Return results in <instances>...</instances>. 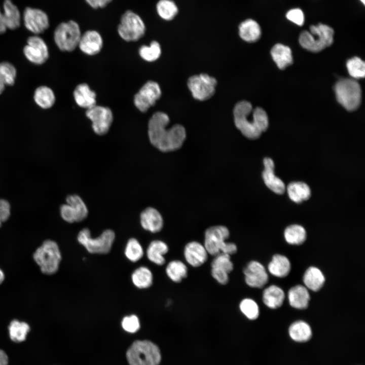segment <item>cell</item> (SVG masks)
Here are the masks:
<instances>
[{
  "label": "cell",
  "instance_id": "obj_1",
  "mask_svg": "<svg viewBox=\"0 0 365 365\" xmlns=\"http://www.w3.org/2000/svg\"><path fill=\"white\" fill-rule=\"evenodd\" d=\"M168 116L161 112L154 113L148 123V136L151 144L158 150L169 152L179 149L186 137L184 127L176 124L168 128Z\"/></svg>",
  "mask_w": 365,
  "mask_h": 365
},
{
  "label": "cell",
  "instance_id": "obj_2",
  "mask_svg": "<svg viewBox=\"0 0 365 365\" xmlns=\"http://www.w3.org/2000/svg\"><path fill=\"white\" fill-rule=\"evenodd\" d=\"M236 128L246 138H259L268 127V117L266 112L258 107L253 109L251 103L242 100L237 102L233 110Z\"/></svg>",
  "mask_w": 365,
  "mask_h": 365
},
{
  "label": "cell",
  "instance_id": "obj_3",
  "mask_svg": "<svg viewBox=\"0 0 365 365\" xmlns=\"http://www.w3.org/2000/svg\"><path fill=\"white\" fill-rule=\"evenodd\" d=\"M309 30L303 31L299 36V43L304 49L318 52L333 44L334 31L331 26L319 23L311 25Z\"/></svg>",
  "mask_w": 365,
  "mask_h": 365
},
{
  "label": "cell",
  "instance_id": "obj_4",
  "mask_svg": "<svg viewBox=\"0 0 365 365\" xmlns=\"http://www.w3.org/2000/svg\"><path fill=\"white\" fill-rule=\"evenodd\" d=\"M229 236V230L226 226L217 225L207 228L204 233L203 245L208 254L215 256L224 253L231 256L235 253L237 245L226 241Z\"/></svg>",
  "mask_w": 365,
  "mask_h": 365
},
{
  "label": "cell",
  "instance_id": "obj_5",
  "mask_svg": "<svg viewBox=\"0 0 365 365\" xmlns=\"http://www.w3.org/2000/svg\"><path fill=\"white\" fill-rule=\"evenodd\" d=\"M129 365H159L161 352L158 347L148 340L136 341L126 352Z\"/></svg>",
  "mask_w": 365,
  "mask_h": 365
},
{
  "label": "cell",
  "instance_id": "obj_6",
  "mask_svg": "<svg viewBox=\"0 0 365 365\" xmlns=\"http://www.w3.org/2000/svg\"><path fill=\"white\" fill-rule=\"evenodd\" d=\"M33 257L41 271L47 275L53 274L57 271L61 260L57 244L51 240L45 241L35 250Z\"/></svg>",
  "mask_w": 365,
  "mask_h": 365
},
{
  "label": "cell",
  "instance_id": "obj_7",
  "mask_svg": "<svg viewBox=\"0 0 365 365\" xmlns=\"http://www.w3.org/2000/svg\"><path fill=\"white\" fill-rule=\"evenodd\" d=\"M336 98L346 110L353 111L359 106L361 90L358 83L351 79H341L335 85Z\"/></svg>",
  "mask_w": 365,
  "mask_h": 365
},
{
  "label": "cell",
  "instance_id": "obj_8",
  "mask_svg": "<svg viewBox=\"0 0 365 365\" xmlns=\"http://www.w3.org/2000/svg\"><path fill=\"white\" fill-rule=\"evenodd\" d=\"M115 238L114 232L110 229L104 231L98 237L92 238L90 230L84 228L78 235V242L87 250L93 254H106L111 250Z\"/></svg>",
  "mask_w": 365,
  "mask_h": 365
},
{
  "label": "cell",
  "instance_id": "obj_9",
  "mask_svg": "<svg viewBox=\"0 0 365 365\" xmlns=\"http://www.w3.org/2000/svg\"><path fill=\"white\" fill-rule=\"evenodd\" d=\"M79 24L74 20L60 23L54 32V42L62 51L71 52L79 45L81 36Z\"/></svg>",
  "mask_w": 365,
  "mask_h": 365
},
{
  "label": "cell",
  "instance_id": "obj_10",
  "mask_svg": "<svg viewBox=\"0 0 365 365\" xmlns=\"http://www.w3.org/2000/svg\"><path fill=\"white\" fill-rule=\"evenodd\" d=\"M145 24L139 15L131 10L126 11L121 16L118 26L120 37L127 42L139 40L145 32Z\"/></svg>",
  "mask_w": 365,
  "mask_h": 365
},
{
  "label": "cell",
  "instance_id": "obj_11",
  "mask_svg": "<svg viewBox=\"0 0 365 365\" xmlns=\"http://www.w3.org/2000/svg\"><path fill=\"white\" fill-rule=\"evenodd\" d=\"M216 84V80L206 74L191 76L187 82L193 97L200 101L206 100L213 95Z\"/></svg>",
  "mask_w": 365,
  "mask_h": 365
},
{
  "label": "cell",
  "instance_id": "obj_12",
  "mask_svg": "<svg viewBox=\"0 0 365 365\" xmlns=\"http://www.w3.org/2000/svg\"><path fill=\"white\" fill-rule=\"evenodd\" d=\"M66 203L60 207L62 218L69 223L79 222L85 220L88 214V208L82 199L77 195H68Z\"/></svg>",
  "mask_w": 365,
  "mask_h": 365
},
{
  "label": "cell",
  "instance_id": "obj_13",
  "mask_svg": "<svg viewBox=\"0 0 365 365\" xmlns=\"http://www.w3.org/2000/svg\"><path fill=\"white\" fill-rule=\"evenodd\" d=\"M86 116L92 122L94 132L97 135L105 134L113 121V114L108 107L97 105L87 109Z\"/></svg>",
  "mask_w": 365,
  "mask_h": 365
},
{
  "label": "cell",
  "instance_id": "obj_14",
  "mask_svg": "<svg viewBox=\"0 0 365 365\" xmlns=\"http://www.w3.org/2000/svg\"><path fill=\"white\" fill-rule=\"evenodd\" d=\"M161 93L159 84L156 82L149 81L134 95V104L140 112L145 113L155 104L160 98Z\"/></svg>",
  "mask_w": 365,
  "mask_h": 365
},
{
  "label": "cell",
  "instance_id": "obj_15",
  "mask_svg": "<svg viewBox=\"0 0 365 365\" xmlns=\"http://www.w3.org/2000/svg\"><path fill=\"white\" fill-rule=\"evenodd\" d=\"M22 19L26 28L34 35L44 32L49 27L48 15L40 9L26 8L23 13Z\"/></svg>",
  "mask_w": 365,
  "mask_h": 365
},
{
  "label": "cell",
  "instance_id": "obj_16",
  "mask_svg": "<svg viewBox=\"0 0 365 365\" xmlns=\"http://www.w3.org/2000/svg\"><path fill=\"white\" fill-rule=\"evenodd\" d=\"M26 58L37 65L44 63L49 57V51L44 40L38 35L29 36L23 49Z\"/></svg>",
  "mask_w": 365,
  "mask_h": 365
},
{
  "label": "cell",
  "instance_id": "obj_17",
  "mask_svg": "<svg viewBox=\"0 0 365 365\" xmlns=\"http://www.w3.org/2000/svg\"><path fill=\"white\" fill-rule=\"evenodd\" d=\"M245 281L247 285L261 288L268 281V276L264 266L260 263L251 261L243 269Z\"/></svg>",
  "mask_w": 365,
  "mask_h": 365
},
{
  "label": "cell",
  "instance_id": "obj_18",
  "mask_svg": "<svg viewBox=\"0 0 365 365\" xmlns=\"http://www.w3.org/2000/svg\"><path fill=\"white\" fill-rule=\"evenodd\" d=\"M208 255L204 245L196 241L187 243L184 249L185 259L193 267H199L204 264L207 260Z\"/></svg>",
  "mask_w": 365,
  "mask_h": 365
},
{
  "label": "cell",
  "instance_id": "obj_19",
  "mask_svg": "<svg viewBox=\"0 0 365 365\" xmlns=\"http://www.w3.org/2000/svg\"><path fill=\"white\" fill-rule=\"evenodd\" d=\"M103 46V40L98 32L90 30L81 35L78 47L81 51L88 55L98 54Z\"/></svg>",
  "mask_w": 365,
  "mask_h": 365
},
{
  "label": "cell",
  "instance_id": "obj_20",
  "mask_svg": "<svg viewBox=\"0 0 365 365\" xmlns=\"http://www.w3.org/2000/svg\"><path fill=\"white\" fill-rule=\"evenodd\" d=\"M263 163L264 170L262 176L265 185L275 193L282 194L285 190V185L282 180L274 174L273 161L270 158H265Z\"/></svg>",
  "mask_w": 365,
  "mask_h": 365
},
{
  "label": "cell",
  "instance_id": "obj_21",
  "mask_svg": "<svg viewBox=\"0 0 365 365\" xmlns=\"http://www.w3.org/2000/svg\"><path fill=\"white\" fill-rule=\"evenodd\" d=\"M140 222L144 230L152 233L160 231L163 226V220L161 213L152 207H148L141 212Z\"/></svg>",
  "mask_w": 365,
  "mask_h": 365
},
{
  "label": "cell",
  "instance_id": "obj_22",
  "mask_svg": "<svg viewBox=\"0 0 365 365\" xmlns=\"http://www.w3.org/2000/svg\"><path fill=\"white\" fill-rule=\"evenodd\" d=\"M73 95L76 103L80 107L87 110L96 105V93L86 83L77 85Z\"/></svg>",
  "mask_w": 365,
  "mask_h": 365
},
{
  "label": "cell",
  "instance_id": "obj_23",
  "mask_svg": "<svg viewBox=\"0 0 365 365\" xmlns=\"http://www.w3.org/2000/svg\"><path fill=\"white\" fill-rule=\"evenodd\" d=\"M239 35L244 41L253 43L258 41L261 36V28L259 24L254 20L247 19L239 25Z\"/></svg>",
  "mask_w": 365,
  "mask_h": 365
},
{
  "label": "cell",
  "instance_id": "obj_24",
  "mask_svg": "<svg viewBox=\"0 0 365 365\" xmlns=\"http://www.w3.org/2000/svg\"><path fill=\"white\" fill-rule=\"evenodd\" d=\"M2 12L7 29L14 30L20 26L21 15L18 8L11 0H4Z\"/></svg>",
  "mask_w": 365,
  "mask_h": 365
},
{
  "label": "cell",
  "instance_id": "obj_25",
  "mask_svg": "<svg viewBox=\"0 0 365 365\" xmlns=\"http://www.w3.org/2000/svg\"><path fill=\"white\" fill-rule=\"evenodd\" d=\"M288 298L291 307L296 309H304L308 306L310 295L305 287L297 285L289 290Z\"/></svg>",
  "mask_w": 365,
  "mask_h": 365
},
{
  "label": "cell",
  "instance_id": "obj_26",
  "mask_svg": "<svg viewBox=\"0 0 365 365\" xmlns=\"http://www.w3.org/2000/svg\"><path fill=\"white\" fill-rule=\"evenodd\" d=\"M168 246L165 242L159 240H153L148 247L147 256L149 261L161 266L165 263L164 256L168 252Z\"/></svg>",
  "mask_w": 365,
  "mask_h": 365
},
{
  "label": "cell",
  "instance_id": "obj_27",
  "mask_svg": "<svg viewBox=\"0 0 365 365\" xmlns=\"http://www.w3.org/2000/svg\"><path fill=\"white\" fill-rule=\"evenodd\" d=\"M271 54L273 60L280 69H284L293 63L290 49L283 44H275L271 49Z\"/></svg>",
  "mask_w": 365,
  "mask_h": 365
},
{
  "label": "cell",
  "instance_id": "obj_28",
  "mask_svg": "<svg viewBox=\"0 0 365 365\" xmlns=\"http://www.w3.org/2000/svg\"><path fill=\"white\" fill-rule=\"evenodd\" d=\"M284 297L283 290L277 286L272 285L264 290L263 301L269 308L276 309L282 305Z\"/></svg>",
  "mask_w": 365,
  "mask_h": 365
},
{
  "label": "cell",
  "instance_id": "obj_29",
  "mask_svg": "<svg viewBox=\"0 0 365 365\" xmlns=\"http://www.w3.org/2000/svg\"><path fill=\"white\" fill-rule=\"evenodd\" d=\"M289 198L295 203H301L309 198L311 190L305 182L295 181L290 182L287 187Z\"/></svg>",
  "mask_w": 365,
  "mask_h": 365
},
{
  "label": "cell",
  "instance_id": "obj_30",
  "mask_svg": "<svg viewBox=\"0 0 365 365\" xmlns=\"http://www.w3.org/2000/svg\"><path fill=\"white\" fill-rule=\"evenodd\" d=\"M325 278L321 271L314 267H309L305 272L303 282L309 289L318 291L323 285Z\"/></svg>",
  "mask_w": 365,
  "mask_h": 365
},
{
  "label": "cell",
  "instance_id": "obj_31",
  "mask_svg": "<svg viewBox=\"0 0 365 365\" xmlns=\"http://www.w3.org/2000/svg\"><path fill=\"white\" fill-rule=\"evenodd\" d=\"M271 274L278 277L286 276L290 270V264L288 259L280 254L274 255L268 266Z\"/></svg>",
  "mask_w": 365,
  "mask_h": 365
},
{
  "label": "cell",
  "instance_id": "obj_32",
  "mask_svg": "<svg viewBox=\"0 0 365 365\" xmlns=\"http://www.w3.org/2000/svg\"><path fill=\"white\" fill-rule=\"evenodd\" d=\"M33 98L35 102L43 109L51 107L55 102L54 92L45 86H40L35 89Z\"/></svg>",
  "mask_w": 365,
  "mask_h": 365
},
{
  "label": "cell",
  "instance_id": "obj_33",
  "mask_svg": "<svg viewBox=\"0 0 365 365\" xmlns=\"http://www.w3.org/2000/svg\"><path fill=\"white\" fill-rule=\"evenodd\" d=\"M188 270L186 265L179 260H172L167 265L166 273L169 278L175 283L180 282L188 276Z\"/></svg>",
  "mask_w": 365,
  "mask_h": 365
},
{
  "label": "cell",
  "instance_id": "obj_34",
  "mask_svg": "<svg viewBox=\"0 0 365 365\" xmlns=\"http://www.w3.org/2000/svg\"><path fill=\"white\" fill-rule=\"evenodd\" d=\"M290 338L297 342H305L312 336V331L309 325L305 321L300 320L292 323L289 328Z\"/></svg>",
  "mask_w": 365,
  "mask_h": 365
},
{
  "label": "cell",
  "instance_id": "obj_35",
  "mask_svg": "<svg viewBox=\"0 0 365 365\" xmlns=\"http://www.w3.org/2000/svg\"><path fill=\"white\" fill-rule=\"evenodd\" d=\"M131 279L134 285L139 288H147L153 283L151 271L146 267H140L133 271Z\"/></svg>",
  "mask_w": 365,
  "mask_h": 365
},
{
  "label": "cell",
  "instance_id": "obj_36",
  "mask_svg": "<svg viewBox=\"0 0 365 365\" xmlns=\"http://www.w3.org/2000/svg\"><path fill=\"white\" fill-rule=\"evenodd\" d=\"M16 74V69L12 64L8 62L0 63V94L6 86H12L14 84Z\"/></svg>",
  "mask_w": 365,
  "mask_h": 365
},
{
  "label": "cell",
  "instance_id": "obj_37",
  "mask_svg": "<svg viewBox=\"0 0 365 365\" xmlns=\"http://www.w3.org/2000/svg\"><path fill=\"white\" fill-rule=\"evenodd\" d=\"M29 330L30 327L27 323L18 320H12L9 326L10 337L16 343L24 341Z\"/></svg>",
  "mask_w": 365,
  "mask_h": 365
},
{
  "label": "cell",
  "instance_id": "obj_38",
  "mask_svg": "<svg viewBox=\"0 0 365 365\" xmlns=\"http://www.w3.org/2000/svg\"><path fill=\"white\" fill-rule=\"evenodd\" d=\"M284 235L286 242L294 245L302 244L306 238L305 229L299 225H292L287 227L285 230Z\"/></svg>",
  "mask_w": 365,
  "mask_h": 365
},
{
  "label": "cell",
  "instance_id": "obj_39",
  "mask_svg": "<svg viewBox=\"0 0 365 365\" xmlns=\"http://www.w3.org/2000/svg\"><path fill=\"white\" fill-rule=\"evenodd\" d=\"M156 10L159 16L166 21L174 19L178 12L177 6L172 0H160L156 5Z\"/></svg>",
  "mask_w": 365,
  "mask_h": 365
},
{
  "label": "cell",
  "instance_id": "obj_40",
  "mask_svg": "<svg viewBox=\"0 0 365 365\" xmlns=\"http://www.w3.org/2000/svg\"><path fill=\"white\" fill-rule=\"evenodd\" d=\"M141 58L148 62H153L157 60L161 55V49L159 43L152 41L150 46H141L138 51Z\"/></svg>",
  "mask_w": 365,
  "mask_h": 365
},
{
  "label": "cell",
  "instance_id": "obj_41",
  "mask_svg": "<svg viewBox=\"0 0 365 365\" xmlns=\"http://www.w3.org/2000/svg\"><path fill=\"white\" fill-rule=\"evenodd\" d=\"M125 254L126 258L132 262L139 261L143 257L142 247L137 239H129L125 247Z\"/></svg>",
  "mask_w": 365,
  "mask_h": 365
},
{
  "label": "cell",
  "instance_id": "obj_42",
  "mask_svg": "<svg viewBox=\"0 0 365 365\" xmlns=\"http://www.w3.org/2000/svg\"><path fill=\"white\" fill-rule=\"evenodd\" d=\"M211 263V268L230 273L234 269V265L231 260V256L220 253L215 256Z\"/></svg>",
  "mask_w": 365,
  "mask_h": 365
},
{
  "label": "cell",
  "instance_id": "obj_43",
  "mask_svg": "<svg viewBox=\"0 0 365 365\" xmlns=\"http://www.w3.org/2000/svg\"><path fill=\"white\" fill-rule=\"evenodd\" d=\"M348 72L354 79L363 78L365 75V64L364 61L358 57L349 59L346 63Z\"/></svg>",
  "mask_w": 365,
  "mask_h": 365
},
{
  "label": "cell",
  "instance_id": "obj_44",
  "mask_svg": "<svg viewBox=\"0 0 365 365\" xmlns=\"http://www.w3.org/2000/svg\"><path fill=\"white\" fill-rule=\"evenodd\" d=\"M239 309L244 315L250 320L256 319L259 315V308L252 299L245 298L239 304Z\"/></svg>",
  "mask_w": 365,
  "mask_h": 365
},
{
  "label": "cell",
  "instance_id": "obj_45",
  "mask_svg": "<svg viewBox=\"0 0 365 365\" xmlns=\"http://www.w3.org/2000/svg\"><path fill=\"white\" fill-rule=\"evenodd\" d=\"M122 326L125 331L128 333H135L140 328L139 319L135 315L125 316L122 320Z\"/></svg>",
  "mask_w": 365,
  "mask_h": 365
},
{
  "label": "cell",
  "instance_id": "obj_46",
  "mask_svg": "<svg viewBox=\"0 0 365 365\" xmlns=\"http://www.w3.org/2000/svg\"><path fill=\"white\" fill-rule=\"evenodd\" d=\"M286 18L295 24L302 26L305 21V16L301 9L294 8L289 10L286 14Z\"/></svg>",
  "mask_w": 365,
  "mask_h": 365
},
{
  "label": "cell",
  "instance_id": "obj_47",
  "mask_svg": "<svg viewBox=\"0 0 365 365\" xmlns=\"http://www.w3.org/2000/svg\"><path fill=\"white\" fill-rule=\"evenodd\" d=\"M10 215V205L4 199H0V227L3 223L7 221Z\"/></svg>",
  "mask_w": 365,
  "mask_h": 365
},
{
  "label": "cell",
  "instance_id": "obj_48",
  "mask_svg": "<svg viewBox=\"0 0 365 365\" xmlns=\"http://www.w3.org/2000/svg\"><path fill=\"white\" fill-rule=\"evenodd\" d=\"M211 274L212 277L220 284L222 285L226 284L229 279L228 273L219 270L211 268Z\"/></svg>",
  "mask_w": 365,
  "mask_h": 365
},
{
  "label": "cell",
  "instance_id": "obj_49",
  "mask_svg": "<svg viewBox=\"0 0 365 365\" xmlns=\"http://www.w3.org/2000/svg\"><path fill=\"white\" fill-rule=\"evenodd\" d=\"M94 9L102 8L106 6L112 0H85Z\"/></svg>",
  "mask_w": 365,
  "mask_h": 365
},
{
  "label": "cell",
  "instance_id": "obj_50",
  "mask_svg": "<svg viewBox=\"0 0 365 365\" xmlns=\"http://www.w3.org/2000/svg\"><path fill=\"white\" fill-rule=\"evenodd\" d=\"M7 29L3 12L0 8V34L5 33Z\"/></svg>",
  "mask_w": 365,
  "mask_h": 365
},
{
  "label": "cell",
  "instance_id": "obj_51",
  "mask_svg": "<svg viewBox=\"0 0 365 365\" xmlns=\"http://www.w3.org/2000/svg\"><path fill=\"white\" fill-rule=\"evenodd\" d=\"M9 359L4 351L0 349V365H8Z\"/></svg>",
  "mask_w": 365,
  "mask_h": 365
},
{
  "label": "cell",
  "instance_id": "obj_52",
  "mask_svg": "<svg viewBox=\"0 0 365 365\" xmlns=\"http://www.w3.org/2000/svg\"><path fill=\"white\" fill-rule=\"evenodd\" d=\"M5 278L4 274L3 271L0 269V284L3 282Z\"/></svg>",
  "mask_w": 365,
  "mask_h": 365
},
{
  "label": "cell",
  "instance_id": "obj_53",
  "mask_svg": "<svg viewBox=\"0 0 365 365\" xmlns=\"http://www.w3.org/2000/svg\"><path fill=\"white\" fill-rule=\"evenodd\" d=\"M360 2L363 4V5H364L365 4V0H360Z\"/></svg>",
  "mask_w": 365,
  "mask_h": 365
}]
</instances>
